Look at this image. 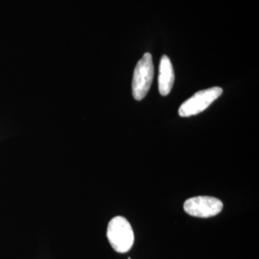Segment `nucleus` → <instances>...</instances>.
Here are the masks:
<instances>
[{"instance_id":"nucleus-1","label":"nucleus","mask_w":259,"mask_h":259,"mask_svg":"<svg viewBox=\"0 0 259 259\" xmlns=\"http://www.w3.org/2000/svg\"><path fill=\"white\" fill-rule=\"evenodd\" d=\"M107 237L112 249L119 253L128 252L135 242L133 228L129 221L122 216H116L110 221Z\"/></svg>"},{"instance_id":"nucleus-2","label":"nucleus","mask_w":259,"mask_h":259,"mask_svg":"<svg viewBox=\"0 0 259 259\" xmlns=\"http://www.w3.org/2000/svg\"><path fill=\"white\" fill-rule=\"evenodd\" d=\"M154 74L155 68L152 55L145 53L136 65L133 76L132 91L137 101H141L147 95L154 80Z\"/></svg>"},{"instance_id":"nucleus-3","label":"nucleus","mask_w":259,"mask_h":259,"mask_svg":"<svg viewBox=\"0 0 259 259\" xmlns=\"http://www.w3.org/2000/svg\"><path fill=\"white\" fill-rule=\"evenodd\" d=\"M223 90L219 87H213L207 90L195 93L192 97L182 104L179 109V114L182 117L197 115L206 110L215 100L222 95Z\"/></svg>"},{"instance_id":"nucleus-4","label":"nucleus","mask_w":259,"mask_h":259,"mask_svg":"<svg viewBox=\"0 0 259 259\" xmlns=\"http://www.w3.org/2000/svg\"><path fill=\"white\" fill-rule=\"evenodd\" d=\"M222 201L209 196H198L186 200L184 204L185 212L193 217L209 218L222 211Z\"/></svg>"},{"instance_id":"nucleus-5","label":"nucleus","mask_w":259,"mask_h":259,"mask_svg":"<svg viewBox=\"0 0 259 259\" xmlns=\"http://www.w3.org/2000/svg\"><path fill=\"white\" fill-rule=\"evenodd\" d=\"M174 81L175 74L172 63L166 55H163L160 59L158 74V91L162 96H166L172 91Z\"/></svg>"}]
</instances>
